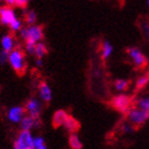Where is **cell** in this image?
<instances>
[{"instance_id": "1", "label": "cell", "mask_w": 149, "mask_h": 149, "mask_svg": "<svg viewBox=\"0 0 149 149\" xmlns=\"http://www.w3.org/2000/svg\"><path fill=\"white\" fill-rule=\"evenodd\" d=\"M9 64L18 74H24L27 68V62L24 51L20 49H14L9 53Z\"/></svg>"}, {"instance_id": "2", "label": "cell", "mask_w": 149, "mask_h": 149, "mask_svg": "<svg viewBox=\"0 0 149 149\" xmlns=\"http://www.w3.org/2000/svg\"><path fill=\"white\" fill-rule=\"evenodd\" d=\"M19 34L22 40H30V42H33L35 44L40 43V40L43 38V29L40 26H30L28 28H24L19 31Z\"/></svg>"}, {"instance_id": "3", "label": "cell", "mask_w": 149, "mask_h": 149, "mask_svg": "<svg viewBox=\"0 0 149 149\" xmlns=\"http://www.w3.org/2000/svg\"><path fill=\"white\" fill-rule=\"evenodd\" d=\"M131 102L132 100L128 95L119 94L112 99V107L123 114H126V113L128 114V112L131 110Z\"/></svg>"}, {"instance_id": "4", "label": "cell", "mask_w": 149, "mask_h": 149, "mask_svg": "<svg viewBox=\"0 0 149 149\" xmlns=\"http://www.w3.org/2000/svg\"><path fill=\"white\" fill-rule=\"evenodd\" d=\"M127 118L129 123L133 126H141L144 125L149 119V112L143 111L139 108H133L128 112Z\"/></svg>"}, {"instance_id": "5", "label": "cell", "mask_w": 149, "mask_h": 149, "mask_svg": "<svg viewBox=\"0 0 149 149\" xmlns=\"http://www.w3.org/2000/svg\"><path fill=\"white\" fill-rule=\"evenodd\" d=\"M15 143L19 149H34V137L30 131H22Z\"/></svg>"}, {"instance_id": "6", "label": "cell", "mask_w": 149, "mask_h": 149, "mask_svg": "<svg viewBox=\"0 0 149 149\" xmlns=\"http://www.w3.org/2000/svg\"><path fill=\"white\" fill-rule=\"evenodd\" d=\"M128 54L130 56V59L132 60L133 64L136 67L141 68V67H144L146 65L148 60H147L146 56L142 52V50H140L136 47H131L128 49Z\"/></svg>"}, {"instance_id": "7", "label": "cell", "mask_w": 149, "mask_h": 149, "mask_svg": "<svg viewBox=\"0 0 149 149\" xmlns=\"http://www.w3.org/2000/svg\"><path fill=\"white\" fill-rule=\"evenodd\" d=\"M16 19H17V16L13 8L8 6H0V24L1 25L10 26Z\"/></svg>"}, {"instance_id": "8", "label": "cell", "mask_w": 149, "mask_h": 149, "mask_svg": "<svg viewBox=\"0 0 149 149\" xmlns=\"http://www.w3.org/2000/svg\"><path fill=\"white\" fill-rule=\"evenodd\" d=\"M25 110L31 117H33L34 119H38L42 112V103L36 98H31L26 103Z\"/></svg>"}, {"instance_id": "9", "label": "cell", "mask_w": 149, "mask_h": 149, "mask_svg": "<svg viewBox=\"0 0 149 149\" xmlns=\"http://www.w3.org/2000/svg\"><path fill=\"white\" fill-rule=\"evenodd\" d=\"M25 108L20 106H15L10 108L8 111V119L13 124H20L22 118L25 117Z\"/></svg>"}, {"instance_id": "10", "label": "cell", "mask_w": 149, "mask_h": 149, "mask_svg": "<svg viewBox=\"0 0 149 149\" xmlns=\"http://www.w3.org/2000/svg\"><path fill=\"white\" fill-rule=\"evenodd\" d=\"M38 95H40V99L45 101V102L50 101L51 98H52V91L48 85V83L45 82V81H42L38 84Z\"/></svg>"}, {"instance_id": "11", "label": "cell", "mask_w": 149, "mask_h": 149, "mask_svg": "<svg viewBox=\"0 0 149 149\" xmlns=\"http://www.w3.org/2000/svg\"><path fill=\"white\" fill-rule=\"evenodd\" d=\"M69 115L67 114V112L64 111V110H58V111L54 113L52 118V123L54 127H61V126H64L66 119L68 118Z\"/></svg>"}, {"instance_id": "12", "label": "cell", "mask_w": 149, "mask_h": 149, "mask_svg": "<svg viewBox=\"0 0 149 149\" xmlns=\"http://www.w3.org/2000/svg\"><path fill=\"white\" fill-rule=\"evenodd\" d=\"M1 46H2V50L6 51V52H11L15 49L14 46H15V42H14V38L13 36H11L10 34L3 35L2 38H1Z\"/></svg>"}, {"instance_id": "13", "label": "cell", "mask_w": 149, "mask_h": 149, "mask_svg": "<svg viewBox=\"0 0 149 149\" xmlns=\"http://www.w3.org/2000/svg\"><path fill=\"white\" fill-rule=\"evenodd\" d=\"M37 123H38L37 119H34L30 115H25V117L20 121V128L22 131H30L32 128L37 126Z\"/></svg>"}, {"instance_id": "14", "label": "cell", "mask_w": 149, "mask_h": 149, "mask_svg": "<svg viewBox=\"0 0 149 149\" xmlns=\"http://www.w3.org/2000/svg\"><path fill=\"white\" fill-rule=\"evenodd\" d=\"M63 127L65 128L67 131L72 132V134L80 128V124H79V121H78L76 118H74L72 116H68V118L66 119L65 124H64Z\"/></svg>"}, {"instance_id": "15", "label": "cell", "mask_w": 149, "mask_h": 149, "mask_svg": "<svg viewBox=\"0 0 149 149\" xmlns=\"http://www.w3.org/2000/svg\"><path fill=\"white\" fill-rule=\"evenodd\" d=\"M112 52H113L112 44L110 43L109 40H104L102 44V47H101V56H102V59L107 60L108 58H110Z\"/></svg>"}, {"instance_id": "16", "label": "cell", "mask_w": 149, "mask_h": 149, "mask_svg": "<svg viewBox=\"0 0 149 149\" xmlns=\"http://www.w3.org/2000/svg\"><path fill=\"white\" fill-rule=\"evenodd\" d=\"M69 146L72 149H81L82 148V142L80 141V137L78 136V134L72 133L69 136Z\"/></svg>"}, {"instance_id": "17", "label": "cell", "mask_w": 149, "mask_h": 149, "mask_svg": "<svg viewBox=\"0 0 149 149\" xmlns=\"http://www.w3.org/2000/svg\"><path fill=\"white\" fill-rule=\"evenodd\" d=\"M128 86H129V81L126 80V79H117L114 82L115 90L118 91V92H124V91L127 90Z\"/></svg>"}, {"instance_id": "18", "label": "cell", "mask_w": 149, "mask_h": 149, "mask_svg": "<svg viewBox=\"0 0 149 149\" xmlns=\"http://www.w3.org/2000/svg\"><path fill=\"white\" fill-rule=\"evenodd\" d=\"M148 83H149V76L144 74V76H141V77L137 78L136 82H135V87H136L137 90H142L144 87H146Z\"/></svg>"}, {"instance_id": "19", "label": "cell", "mask_w": 149, "mask_h": 149, "mask_svg": "<svg viewBox=\"0 0 149 149\" xmlns=\"http://www.w3.org/2000/svg\"><path fill=\"white\" fill-rule=\"evenodd\" d=\"M136 104L139 109L149 112V96H145V97L140 98V99L137 100Z\"/></svg>"}, {"instance_id": "20", "label": "cell", "mask_w": 149, "mask_h": 149, "mask_svg": "<svg viewBox=\"0 0 149 149\" xmlns=\"http://www.w3.org/2000/svg\"><path fill=\"white\" fill-rule=\"evenodd\" d=\"M46 53H47V48H46V46H45V44H43V43L36 44L34 54L37 56V59H42Z\"/></svg>"}, {"instance_id": "21", "label": "cell", "mask_w": 149, "mask_h": 149, "mask_svg": "<svg viewBox=\"0 0 149 149\" xmlns=\"http://www.w3.org/2000/svg\"><path fill=\"white\" fill-rule=\"evenodd\" d=\"M34 149H47V145L42 136L34 137Z\"/></svg>"}, {"instance_id": "22", "label": "cell", "mask_w": 149, "mask_h": 149, "mask_svg": "<svg viewBox=\"0 0 149 149\" xmlns=\"http://www.w3.org/2000/svg\"><path fill=\"white\" fill-rule=\"evenodd\" d=\"M36 14H35L34 11H29L27 14H26V22L30 24V25H34V22H36Z\"/></svg>"}, {"instance_id": "23", "label": "cell", "mask_w": 149, "mask_h": 149, "mask_svg": "<svg viewBox=\"0 0 149 149\" xmlns=\"http://www.w3.org/2000/svg\"><path fill=\"white\" fill-rule=\"evenodd\" d=\"M22 20H19L18 18L16 19V20H14V22L10 25V29L12 30L13 32H18V31H20L22 30Z\"/></svg>"}, {"instance_id": "24", "label": "cell", "mask_w": 149, "mask_h": 149, "mask_svg": "<svg viewBox=\"0 0 149 149\" xmlns=\"http://www.w3.org/2000/svg\"><path fill=\"white\" fill-rule=\"evenodd\" d=\"M35 47H36V44L33 43V42H30V40H27L26 42V51L28 53H31V54H33V53H35Z\"/></svg>"}, {"instance_id": "25", "label": "cell", "mask_w": 149, "mask_h": 149, "mask_svg": "<svg viewBox=\"0 0 149 149\" xmlns=\"http://www.w3.org/2000/svg\"><path fill=\"white\" fill-rule=\"evenodd\" d=\"M121 131H123L124 133H131V132L134 131V126L131 125L130 123H125V124H123V126H121Z\"/></svg>"}, {"instance_id": "26", "label": "cell", "mask_w": 149, "mask_h": 149, "mask_svg": "<svg viewBox=\"0 0 149 149\" xmlns=\"http://www.w3.org/2000/svg\"><path fill=\"white\" fill-rule=\"evenodd\" d=\"M142 30L147 40H149V22H144L142 24Z\"/></svg>"}, {"instance_id": "27", "label": "cell", "mask_w": 149, "mask_h": 149, "mask_svg": "<svg viewBox=\"0 0 149 149\" xmlns=\"http://www.w3.org/2000/svg\"><path fill=\"white\" fill-rule=\"evenodd\" d=\"M6 62H9V52H6L2 50L0 52V64H4Z\"/></svg>"}, {"instance_id": "28", "label": "cell", "mask_w": 149, "mask_h": 149, "mask_svg": "<svg viewBox=\"0 0 149 149\" xmlns=\"http://www.w3.org/2000/svg\"><path fill=\"white\" fill-rule=\"evenodd\" d=\"M27 3H28L27 0H14V6L17 8H22V9H25L27 6Z\"/></svg>"}, {"instance_id": "29", "label": "cell", "mask_w": 149, "mask_h": 149, "mask_svg": "<svg viewBox=\"0 0 149 149\" xmlns=\"http://www.w3.org/2000/svg\"><path fill=\"white\" fill-rule=\"evenodd\" d=\"M42 64H43V61H42V59H37L36 60V65L37 66H42Z\"/></svg>"}, {"instance_id": "30", "label": "cell", "mask_w": 149, "mask_h": 149, "mask_svg": "<svg viewBox=\"0 0 149 149\" xmlns=\"http://www.w3.org/2000/svg\"><path fill=\"white\" fill-rule=\"evenodd\" d=\"M14 149H19V148H18V146L16 145V143H14Z\"/></svg>"}, {"instance_id": "31", "label": "cell", "mask_w": 149, "mask_h": 149, "mask_svg": "<svg viewBox=\"0 0 149 149\" xmlns=\"http://www.w3.org/2000/svg\"><path fill=\"white\" fill-rule=\"evenodd\" d=\"M146 3H147V6H149V0H147V2H146Z\"/></svg>"}]
</instances>
